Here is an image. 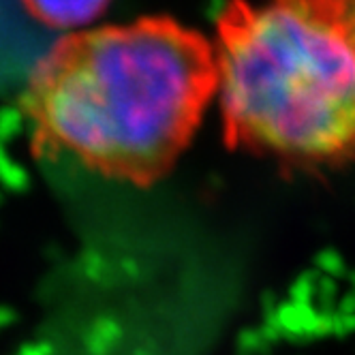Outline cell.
Instances as JSON below:
<instances>
[{
  "label": "cell",
  "mask_w": 355,
  "mask_h": 355,
  "mask_svg": "<svg viewBox=\"0 0 355 355\" xmlns=\"http://www.w3.org/2000/svg\"><path fill=\"white\" fill-rule=\"evenodd\" d=\"M214 96L212 47L169 19L75 35L33 75L28 114L43 146L148 182L189 144Z\"/></svg>",
  "instance_id": "6da1fadb"
},
{
  "label": "cell",
  "mask_w": 355,
  "mask_h": 355,
  "mask_svg": "<svg viewBox=\"0 0 355 355\" xmlns=\"http://www.w3.org/2000/svg\"><path fill=\"white\" fill-rule=\"evenodd\" d=\"M26 9L47 26L75 28L105 11L103 3H31Z\"/></svg>",
  "instance_id": "3957f363"
},
{
  "label": "cell",
  "mask_w": 355,
  "mask_h": 355,
  "mask_svg": "<svg viewBox=\"0 0 355 355\" xmlns=\"http://www.w3.org/2000/svg\"><path fill=\"white\" fill-rule=\"evenodd\" d=\"M212 54L232 144L289 163L355 155V3L232 5Z\"/></svg>",
  "instance_id": "7a4b0ae2"
}]
</instances>
